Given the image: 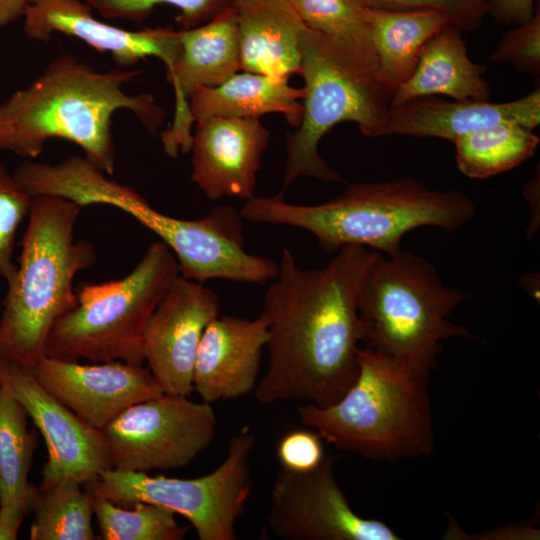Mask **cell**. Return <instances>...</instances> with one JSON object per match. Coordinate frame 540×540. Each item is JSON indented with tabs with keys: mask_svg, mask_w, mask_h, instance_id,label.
Here are the masks:
<instances>
[{
	"mask_svg": "<svg viewBox=\"0 0 540 540\" xmlns=\"http://www.w3.org/2000/svg\"><path fill=\"white\" fill-rule=\"evenodd\" d=\"M81 209L62 197L32 199L0 315V357L24 368L44 356L51 328L77 305L74 277L96 261L93 244L74 236Z\"/></svg>",
	"mask_w": 540,
	"mask_h": 540,
	"instance_id": "4",
	"label": "cell"
},
{
	"mask_svg": "<svg viewBox=\"0 0 540 540\" xmlns=\"http://www.w3.org/2000/svg\"><path fill=\"white\" fill-rule=\"evenodd\" d=\"M179 51L167 75L175 97L171 125L161 133L165 153L177 158L191 149L192 128L188 99L197 89L220 85L241 70L238 29L231 3L209 21L179 29Z\"/></svg>",
	"mask_w": 540,
	"mask_h": 540,
	"instance_id": "15",
	"label": "cell"
},
{
	"mask_svg": "<svg viewBox=\"0 0 540 540\" xmlns=\"http://www.w3.org/2000/svg\"><path fill=\"white\" fill-rule=\"evenodd\" d=\"M321 437L314 430L297 429L286 433L277 446L281 467L294 472H307L324 459Z\"/></svg>",
	"mask_w": 540,
	"mask_h": 540,
	"instance_id": "33",
	"label": "cell"
},
{
	"mask_svg": "<svg viewBox=\"0 0 540 540\" xmlns=\"http://www.w3.org/2000/svg\"><path fill=\"white\" fill-rule=\"evenodd\" d=\"M303 96L304 89L291 86L287 78L244 71L220 85L195 90L188 105L194 122L206 117L260 119L268 113H281L296 128L302 117Z\"/></svg>",
	"mask_w": 540,
	"mask_h": 540,
	"instance_id": "22",
	"label": "cell"
},
{
	"mask_svg": "<svg viewBox=\"0 0 540 540\" xmlns=\"http://www.w3.org/2000/svg\"><path fill=\"white\" fill-rule=\"evenodd\" d=\"M370 258L346 245L318 269H301L282 250L278 273L263 298L268 321L267 368L254 389L262 404L337 402L355 382L363 341L357 300Z\"/></svg>",
	"mask_w": 540,
	"mask_h": 540,
	"instance_id": "1",
	"label": "cell"
},
{
	"mask_svg": "<svg viewBox=\"0 0 540 540\" xmlns=\"http://www.w3.org/2000/svg\"><path fill=\"white\" fill-rule=\"evenodd\" d=\"M90 493L102 540H181L187 532L166 508L148 503L122 507Z\"/></svg>",
	"mask_w": 540,
	"mask_h": 540,
	"instance_id": "27",
	"label": "cell"
},
{
	"mask_svg": "<svg viewBox=\"0 0 540 540\" xmlns=\"http://www.w3.org/2000/svg\"><path fill=\"white\" fill-rule=\"evenodd\" d=\"M370 9L429 10L444 15L451 25L462 31L480 27L488 15L485 0H358Z\"/></svg>",
	"mask_w": 540,
	"mask_h": 540,
	"instance_id": "32",
	"label": "cell"
},
{
	"mask_svg": "<svg viewBox=\"0 0 540 540\" xmlns=\"http://www.w3.org/2000/svg\"><path fill=\"white\" fill-rule=\"evenodd\" d=\"M428 380L365 346L357 378L337 402L304 403L297 413L337 450L388 463L428 456L435 447Z\"/></svg>",
	"mask_w": 540,
	"mask_h": 540,
	"instance_id": "5",
	"label": "cell"
},
{
	"mask_svg": "<svg viewBox=\"0 0 540 540\" xmlns=\"http://www.w3.org/2000/svg\"><path fill=\"white\" fill-rule=\"evenodd\" d=\"M370 24L382 77L396 89L414 72L426 42L450 23L429 10L370 9Z\"/></svg>",
	"mask_w": 540,
	"mask_h": 540,
	"instance_id": "24",
	"label": "cell"
},
{
	"mask_svg": "<svg viewBox=\"0 0 540 540\" xmlns=\"http://www.w3.org/2000/svg\"><path fill=\"white\" fill-rule=\"evenodd\" d=\"M29 512L31 540H95L92 495L82 484L69 480L32 484Z\"/></svg>",
	"mask_w": 540,
	"mask_h": 540,
	"instance_id": "25",
	"label": "cell"
},
{
	"mask_svg": "<svg viewBox=\"0 0 540 540\" xmlns=\"http://www.w3.org/2000/svg\"><path fill=\"white\" fill-rule=\"evenodd\" d=\"M36 0H0V28L23 18L26 9Z\"/></svg>",
	"mask_w": 540,
	"mask_h": 540,
	"instance_id": "37",
	"label": "cell"
},
{
	"mask_svg": "<svg viewBox=\"0 0 540 540\" xmlns=\"http://www.w3.org/2000/svg\"><path fill=\"white\" fill-rule=\"evenodd\" d=\"M268 340V321L222 315L205 328L197 351L193 391L202 402L233 400L254 391Z\"/></svg>",
	"mask_w": 540,
	"mask_h": 540,
	"instance_id": "18",
	"label": "cell"
},
{
	"mask_svg": "<svg viewBox=\"0 0 540 540\" xmlns=\"http://www.w3.org/2000/svg\"><path fill=\"white\" fill-rule=\"evenodd\" d=\"M24 408L0 387V540H15L29 513L36 433Z\"/></svg>",
	"mask_w": 540,
	"mask_h": 540,
	"instance_id": "23",
	"label": "cell"
},
{
	"mask_svg": "<svg viewBox=\"0 0 540 540\" xmlns=\"http://www.w3.org/2000/svg\"><path fill=\"white\" fill-rule=\"evenodd\" d=\"M32 199L0 161V278L7 284L17 268L13 261L16 233L29 214Z\"/></svg>",
	"mask_w": 540,
	"mask_h": 540,
	"instance_id": "30",
	"label": "cell"
},
{
	"mask_svg": "<svg viewBox=\"0 0 540 540\" xmlns=\"http://www.w3.org/2000/svg\"><path fill=\"white\" fill-rule=\"evenodd\" d=\"M334 462V456H325L307 472L280 467L270 492L269 530L288 540H399L390 526L351 508L334 476Z\"/></svg>",
	"mask_w": 540,
	"mask_h": 540,
	"instance_id": "11",
	"label": "cell"
},
{
	"mask_svg": "<svg viewBox=\"0 0 540 540\" xmlns=\"http://www.w3.org/2000/svg\"><path fill=\"white\" fill-rule=\"evenodd\" d=\"M306 26L377 58L370 8L358 0H290ZM378 60V59H377Z\"/></svg>",
	"mask_w": 540,
	"mask_h": 540,
	"instance_id": "28",
	"label": "cell"
},
{
	"mask_svg": "<svg viewBox=\"0 0 540 540\" xmlns=\"http://www.w3.org/2000/svg\"><path fill=\"white\" fill-rule=\"evenodd\" d=\"M540 530L528 524H510L479 534L467 535L455 522L450 521L446 539L474 540H535L539 539Z\"/></svg>",
	"mask_w": 540,
	"mask_h": 540,
	"instance_id": "34",
	"label": "cell"
},
{
	"mask_svg": "<svg viewBox=\"0 0 540 540\" xmlns=\"http://www.w3.org/2000/svg\"><path fill=\"white\" fill-rule=\"evenodd\" d=\"M488 14L504 24H519L530 19L539 7L537 0H485Z\"/></svg>",
	"mask_w": 540,
	"mask_h": 540,
	"instance_id": "35",
	"label": "cell"
},
{
	"mask_svg": "<svg viewBox=\"0 0 540 540\" xmlns=\"http://www.w3.org/2000/svg\"><path fill=\"white\" fill-rule=\"evenodd\" d=\"M540 138L517 123L502 122L466 134L453 143L464 175L486 179L511 170L533 156Z\"/></svg>",
	"mask_w": 540,
	"mask_h": 540,
	"instance_id": "26",
	"label": "cell"
},
{
	"mask_svg": "<svg viewBox=\"0 0 540 540\" xmlns=\"http://www.w3.org/2000/svg\"><path fill=\"white\" fill-rule=\"evenodd\" d=\"M524 195L530 207L529 225L526 229L527 237L532 238L539 228V174L524 187Z\"/></svg>",
	"mask_w": 540,
	"mask_h": 540,
	"instance_id": "36",
	"label": "cell"
},
{
	"mask_svg": "<svg viewBox=\"0 0 540 540\" xmlns=\"http://www.w3.org/2000/svg\"><path fill=\"white\" fill-rule=\"evenodd\" d=\"M469 296L445 285L435 266L416 253L372 250L357 300L363 341L429 377L443 341L474 338L466 327L448 320Z\"/></svg>",
	"mask_w": 540,
	"mask_h": 540,
	"instance_id": "6",
	"label": "cell"
},
{
	"mask_svg": "<svg viewBox=\"0 0 540 540\" xmlns=\"http://www.w3.org/2000/svg\"><path fill=\"white\" fill-rule=\"evenodd\" d=\"M0 387L26 411L46 443L41 482L69 479L82 485L113 468L102 431L47 392L32 372L0 357Z\"/></svg>",
	"mask_w": 540,
	"mask_h": 540,
	"instance_id": "12",
	"label": "cell"
},
{
	"mask_svg": "<svg viewBox=\"0 0 540 540\" xmlns=\"http://www.w3.org/2000/svg\"><path fill=\"white\" fill-rule=\"evenodd\" d=\"M494 63H508L516 70L540 74V10L505 32L490 56Z\"/></svg>",
	"mask_w": 540,
	"mask_h": 540,
	"instance_id": "31",
	"label": "cell"
},
{
	"mask_svg": "<svg viewBox=\"0 0 540 540\" xmlns=\"http://www.w3.org/2000/svg\"><path fill=\"white\" fill-rule=\"evenodd\" d=\"M29 370L47 392L100 431L132 405L163 393L148 368L120 361L81 364L44 355Z\"/></svg>",
	"mask_w": 540,
	"mask_h": 540,
	"instance_id": "14",
	"label": "cell"
},
{
	"mask_svg": "<svg viewBox=\"0 0 540 540\" xmlns=\"http://www.w3.org/2000/svg\"><path fill=\"white\" fill-rule=\"evenodd\" d=\"M220 315L219 296L179 274L153 312L145 332L144 361L165 393L193 392L198 347L207 325Z\"/></svg>",
	"mask_w": 540,
	"mask_h": 540,
	"instance_id": "13",
	"label": "cell"
},
{
	"mask_svg": "<svg viewBox=\"0 0 540 540\" xmlns=\"http://www.w3.org/2000/svg\"><path fill=\"white\" fill-rule=\"evenodd\" d=\"M163 392L132 405L102 431L113 468L145 472L189 465L212 443V404Z\"/></svg>",
	"mask_w": 540,
	"mask_h": 540,
	"instance_id": "10",
	"label": "cell"
},
{
	"mask_svg": "<svg viewBox=\"0 0 540 540\" xmlns=\"http://www.w3.org/2000/svg\"><path fill=\"white\" fill-rule=\"evenodd\" d=\"M539 274L536 272L528 273L519 280L520 286L533 297L536 302H539Z\"/></svg>",
	"mask_w": 540,
	"mask_h": 540,
	"instance_id": "38",
	"label": "cell"
},
{
	"mask_svg": "<svg viewBox=\"0 0 540 540\" xmlns=\"http://www.w3.org/2000/svg\"><path fill=\"white\" fill-rule=\"evenodd\" d=\"M239 212L252 223L305 230L328 253L356 245L391 255L401 249L403 237L417 228L459 230L475 216L476 204L458 190H436L414 178H397L353 183L337 197L316 205L291 204L282 194L254 195Z\"/></svg>",
	"mask_w": 540,
	"mask_h": 540,
	"instance_id": "3",
	"label": "cell"
},
{
	"mask_svg": "<svg viewBox=\"0 0 540 540\" xmlns=\"http://www.w3.org/2000/svg\"><path fill=\"white\" fill-rule=\"evenodd\" d=\"M12 132L9 122L0 108V151H9Z\"/></svg>",
	"mask_w": 540,
	"mask_h": 540,
	"instance_id": "39",
	"label": "cell"
},
{
	"mask_svg": "<svg viewBox=\"0 0 540 540\" xmlns=\"http://www.w3.org/2000/svg\"><path fill=\"white\" fill-rule=\"evenodd\" d=\"M105 19L141 23L160 5L177 9L176 21L181 29L199 26L218 14L231 0H85Z\"/></svg>",
	"mask_w": 540,
	"mask_h": 540,
	"instance_id": "29",
	"label": "cell"
},
{
	"mask_svg": "<svg viewBox=\"0 0 540 540\" xmlns=\"http://www.w3.org/2000/svg\"><path fill=\"white\" fill-rule=\"evenodd\" d=\"M256 438L243 427L229 440L227 453L211 473L193 479L150 476L117 468L84 485L116 505L148 503L185 517L199 540H235V524L251 494V453Z\"/></svg>",
	"mask_w": 540,
	"mask_h": 540,
	"instance_id": "9",
	"label": "cell"
},
{
	"mask_svg": "<svg viewBox=\"0 0 540 540\" xmlns=\"http://www.w3.org/2000/svg\"><path fill=\"white\" fill-rule=\"evenodd\" d=\"M462 30L447 24L424 45L414 72L399 85L390 108L412 99L444 95L455 101H489L485 65L468 57Z\"/></svg>",
	"mask_w": 540,
	"mask_h": 540,
	"instance_id": "21",
	"label": "cell"
},
{
	"mask_svg": "<svg viewBox=\"0 0 540 540\" xmlns=\"http://www.w3.org/2000/svg\"><path fill=\"white\" fill-rule=\"evenodd\" d=\"M305 82L300 124L286 138L283 191L299 177L339 182L318 151L337 124L351 121L367 137H380L395 89L375 56L307 28L300 44Z\"/></svg>",
	"mask_w": 540,
	"mask_h": 540,
	"instance_id": "7",
	"label": "cell"
},
{
	"mask_svg": "<svg viewBox=\"0 0 540 540\" xmlns=\"http://www.w3.org/2000/svg\"><path fill=\"white\" fill-rule=\"evenodd\" d=\"M139 74V70L119 67L96 71L72 54L59 55L0 104L12 132L9 151L34 159L49 140L63 139L79 146L104 173L113 174L114 113L132 112L153 134L164 122L165 112L152 95L125 92L124 86Z\"/></svg>",
	"mask_w": 540,
	"mask_h": 540,
	"instance_id": "2",
	"label": "cell"
},
{
	"mask_svg": "<svg viewBox=\"0 0 540 540\" xmlns=\"http://www.w3.org/2000/svg\"><path fill=\"white\" fill-rule=\"evenodd\" d=\"M510 122L534 130L540 124V87L505 103L420 97L390 108L381 136L435 137L454 142L478 129Z\"/></svg>",
	"mask_w": 540,
	"mask_h": 540,
	"instance_id": "19",
	"label": "cell"
},
{
	"mask_svg": "<svg viewBox=\"0 0 540 540\" xmlns=\"http://www.w3.org/2000/svg\"><path fill=\"white\" fill-rule=\"evenodd\" d=\"M270 132L259 118L206 117L192 130L191 180L211 201L254 196Z\"/></svg>",
	"mask_w": 540,
	"mask_h": 540,
	"instance_id": "17",
	"label": "cell"
},
{
	"mask_svg": "<svg viewBox=\"0 0 540 540\" xmlns=\"http://www.w3.org/2000/svg\"><path fill=\"white\" fill-rule=\"evenodd\" d=\"M179 274L171 249L161 240L151 243L125 277L80 287L77 305L51 328L44 355L143 365L148 322Z\"/></svg>",
	"mask_w": 540,
	"mask_h": 540,
	"instance_id": "8",
	"label": "cell"
},
{
	"mask_svg": "<svg viewBox=\"0 0 540 540\" xmlns=\"http://www.w3.org/2000/svg\"><path fill=\"white\" fill-rule=\"evenodd\" d=\"M23 20L24 33L31 40L47 42L56 33L74 37L99 53L109 54L123 69L157 57L168 75L179 51L178 30L170 26L126 30L96 18L85 0H36L26 9Z\"/></svg>",
	"mask_w": 540,
	"mask_h": 540,
	"instance_id": "16",
	"label": "cell"
},
{
	"mask_svg": "<svg viewBox=\"0 0 540 540\" xmlns=\"http://www.w3.org/2000/svg\"><path fill=\"white\" fill-rule=\"evenodd\" d=\"M241 70L274 78L300 74L306 24L290 0H231Z\"/></svg>",
	"mask_w": 540,
	"mask_h": 540,
	"instance_id": "20",
	"label": "cell"
}]
</instances>
